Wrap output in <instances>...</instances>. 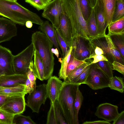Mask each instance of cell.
<instances>
[{
  "instance_id": "cell-1",
  "label": "cell",
  "mask_w": 124,
  "mask_h": 124,
  "mask_svg": "<svg viewBox=\"0 0 124 124\" xmlns=\"http://www.w3.org/2000/svg\"><path fill=\"white\" fill-rule=\"evenodd\" d=\"M0 15L22 25H25L28 21L39 25H42L44 22L37 14L15 1L0 0Z\"/></svg>"
},
{
  "instance_id": "cell-2",
  "label": "cell",
  "mask_w": 124,
  "mask_h": 124,
  "mask_svg": "<svg viewBox=\"0 0 124 124\" xmlns=\"http://www.w3.org/2000/svg\"><path fill=\"white\" fill-rule=\"evenodd\" d=\"M31 41L35 50L42 61L44 80H47L52 76L54 70V59L51 51L53 45L45 34L40 31L32 34Z\"/></svg>"
},
{
  "instance_id": "cell-3",
  "label": "cell",
  "mask_w": 124,
  "mask_h": 124,
  "mask_svg": "<svg viewBox=\"0 0 124 124\" xmlns=\"http://www.w3.org/2000/svg\"><path fill=\"white\" fill-rule=\"evenodd\" d=\"M63 11L71 25L73 39L81 37L89 40L86 21L83 16L78 0H62Z\"/></svg>"
},
{
  "instance_id": "cell-4",
  "label": "cell",
  "mask_w": 124,
  "mask_h": 124,
  "mask_svg": "<svg viewBox=\"0 0 124 124\" xmlns=\"http://www.w3.org/2000/svg\"><path fill=\"white\" fill-rule=\"evenodd\" d=\"M80 85L66 81L63 82L57 100L68 124H76L74 104L77 91Z\"/></svg>"
},
{
  "instance_id": "cell-5",
  "label": "cell",
  "mask_w": 124,
  "mask_h": 124,
  "mask_svg": "<svg viewBox=\"0 0 124 124\" xmlns=\"http://www.w3.org/2000/svg\"><path fill=\"white\" fill-rule=\"evenodd\" d=\"M34 51L33 45L31 43L21 52L14 55L12 65L14 74L26 75Z\"/></svg>"
},
{
  "instance_id": "cell-6",
  "label": "cell",
  "mask_w": 124,
  "mask_h": 124,
  "mask_svg": "<svg viewBox=\"0 0 124 124\" xmlns=\"http://www.w3.org/2000/svg\"><path fill=\"white\" fill-rule=\"evenodd\" d=\"M110 78L95 63L92 64L84 84L94 90L108 87Z\"/></svg>"
},
{
  "instance_id": "cell-7",
  "label": "cell",
  "mask_w": 124,
  "mask_h": 124,
  "mask_svg": "<svg viewBox=\"0 0 124 124\" xmlns=\"http://www.w3.org/2000/svg\"><path fill=\"white\" fill-rule=\"evenodd\" d=\"M71 53L76 59L86 61L93 53L94 49L90 40L78 37L74 38Z\"/></svg>"
},
{
  "instance_id": "cell-8",
  "label": "cell",
  "mask_w": 124,
  "mask_h": 124,
  "mask_svg": "<svg viewBox=\"0 0 124 124\" xmlns=\"http://www.w3.org/2000/svg\"><path fill=\"white\" fill-rule=\"evenodd\" d=\"M43 10L42 16L50 22L55 29H57L60 17L63 11V0H52Z\"/></svg>"
},
{
  "instance_id": "cell-9",
  "label": "cell",
  "mask_w": 124,
  "mask_h": 124,
  "mask_svg": "<svg viewBox=\"0 0 124 124\" xmlns=\"http://www.w3.org/2000/svg\"><path fill=\"white\" fill-rule=\"evenodd\" d=\"M47 98L46 84H40L36 86V90L29 94L26 106L32 110V112L38 113L41 105L45 104Z\"/></svg>"
},
{
  "instance_id": "cell-10",
  "label": "cell",
  "mask_w": 124,
  "mask_h": 124,
  "mask_svg": "<svg viewBox=\"0 0 124 124\" xmlns=\"http://www.w3.org/2000/svg\"><path fill=\"white\" fill-rule=\"evenodd\" d=\"M25 94L9 96L0 108L14 115L23 113L26 105L24 97Z\"/></svg>"
},
{
  "instance_id": "cell-11",
  "label": "cell",
  "mask_w": 124,
  "mask_h": 124,
  "mask_svg": "<svg viewBox=\"0 0 124 124\" xmlns=\"http://www.w3.org/2000/svg\"><path fill=\"white\" fill-rule=\"evenodd\" d=\"M13 56L9 49L0 45V76L14 74L12 65Z\"/></svg>"
},
{
  "instance_id": "cell-12",
  "label": "cell",
  "mask_w": 124,
  "mask_h": 124,
  "mask_svg": "<svg viewBox=\"0 0 124 124\" xmlns=\"http://www.w3.org/2000/svg\"><path fill=\"white\" fill-rule=\"evenodd\" d=\"M118 107L110 103H106L99 105L94 114L98 118L110 122L113 121L119 113Z\"/></svg>"
},
{
  "instance_id": "cell-13",
  "label": "cell",
  "mask_w": 124,
  "mask_h": 124,
  "mask_svg": "<svg viewBox=\"0 0 124 124\" xmlns=\"http://www.w3.org/2000/svg\"><path fill=\"white\" fill-rule=\"evenodd\" d=\"M15 23L11 20L0 17V43L10 40L17 35Z\"/></svg>"
},
{
  "instance_id": "cell-14",
  "label": "cell",
  "mask_w": 124,
  "mask_h": 124,
  "mask_svg": "<svg viewBox=\"0 0 124 124\" xmlns=\"http://www.w3.org/2000/svg\"><path fill=\"white\" fill-rule=\"evenodd\" d=\"M46 84V96L50 101V102L54 103L57 100L61 92L63 82L56 76H52L48 79Z\"/></svg>"
},
{
  "instance_id": "cell-15",
  "label": "cell",
  "mask_w": 124,
  "mask_h": 124,
  "mask_svg": "<svg viewBox=\"0 0 124 124\" xmlns=\"http://www.w3.org/2000/svg\"><path fill=\"white\" fill-rule=\"evenodd\" d=\"M57 29L69 47H70L73 40L72 29L69 19L64 11L61 15L59 26Z\"/></svg>"
},
{
  "instance_id": "cell-16",
  "label": "cell",
  "mask_w": 124,
  "mask_h": 124,
  "mask_svg": "<svg viewBox=\"0 0 124 124\" xmlns=\"http://www.w3.org/2000/svg\"><path fill=\"white\" fill-rule=\"evenodd\" d=\"M97 27L98 36H104L108 27L101 0H97L93 8Z\"/></svg>"
},
{
  "instance_id": "cell-17",
  "label": "cell",
  "mask_w": 124,
  "mask_h": 124,
  "mask_svg": "<svg viewBox=\"0 0 124 124\" xmlns=\"http://www.w3.org/2000/svg\"><path fill=\"white\" fill-rule=\"evenodd\" d=\"M26 75L13 74L0 76V86L9 87L25 84Z\"/></svg>"
},
{
  "instance_id": "cell-18",
  "label": "cell",
  "mask_w": 124,
  "mask_h": 124,
  "mask_svg": "<svg viewBox=\"0 0 124 124\" xmlns=\"http://www.w3.org/2000/svg\"><path fill=\"white\" fill-rule=\"evenodd\" d=\"M39 29L45 34L54 47L57 49L59 54L62 55L58 43L55 32V28L49 21H46L41 25H39Z\"/></svg>"
},
{
  "instance_id": "cell-19",
  "label": "cell",
  "mask_w": 124,
  "mask_h": 124,
  "mask_svg": "<svg viewBox=\"0 0 124 124\" xmlns=\"http://www.w3.org/2000/svg\"><path fill=\"white\" fill-rule=\"evenodd\" d=\"M89 40L92 46H97L102 49L104 55L112 64L115 60L109 51L104 36L90 38Z\"/></svg>"
},
{
  "instance_id": "cell-20",
  "label": "cell",
  "mask_w": 124,
  "mask_h": 124,
  "mask_svg": "<svg viewBox=\"0 0 124 124\" xmlns=\"http://www.w3.org/2000/svg\"><path fill=\"white\" fill-rule=\"evenodd\" d=\"M107 26L111 22L117 0H101Z\"/></svg>"
},
{
  "instance_id": "cell-21",
  "label": "cell",
  "mask_w": 124,
  "mask_h": 124,
  "mask_svg": "<svg viewBox=\"0 0 124 124\" xmlns=\"http://www.w3.org/2000/svg\"><path fill=\"white\" fill-rule=\"evenodd\" d=\"M108 33L107 35H122L124 34V16L114 22L108 26Z\"/></svg>"
},
{
  "instance_id": "cell-22",
  "label": "cell",
  "mask_w": 124,
  "mask_h": 124,
  "mask_svg": "<svg viewBox=\"0 0 124 124\" xmlns=\"http://www.w3.org/2000/svg\"><path fill=\"white\" fill-rule=\"evenodd\" d=\"M33 63L34 72L36 78L43 81L44 79L43 63L38 54L35 50Z\"/></svg>"
},
{
  "instance_id": "cell-23",
  "label": "cell",
  "mask_w": 124,
  "mask_h": 124,
  "mask_svg": "<svg viewBox=\"0 0 124 124\" xmlns=\"http://www.w3.org/2000/svg\"><path fill=\"white\" fill-rule=\"evenodd\" d=\"M25 89V84L9 87L0 86V94L10 96L23 94H26Z\"/></svg>"
},
{
  "instance_id": "cell-24",
  "label": "cell",
  "mask_w": 124,
  "mask_h": 124,
  "mask_svg": "<svg viewBox=\"0 0 124 124\" xmlns=\"http://www.w3.org/2000/svg\"><path fill=\"white\" fill-rule=\"evenodd\" d=\"M86 21L90 38L97 37V25L93 8L89 17Z\"/></svg>"
},
{
  "instance_id": "cell-25",
  "label": "cell",
  "mask_w": 124,
  "mask_h": 124,
  "mask_svg": "<svg viewBox=\"0 0 124 124\" xmlns=\"http://www.w3.org/2000/svg\"><path fill=\"white\" fill-rule=\"evenodd\" d=\"M104 37L109 51L115 61L124 65V59L113 43L110 36L106 34Z\"/></svg>"
},
{
  "instance_id": "cell-26",
  "label": "cell",
  "mask_w": 124,
  "mask_h": 124,
  "mask_svg": "<svg viewBox=\"0 0 124 124\" xmlns=\"http://www.w3.org/2000/svg\"><path fill=\"white\" fill-rule=\"evenodd\" d=\"M72 47H70L65 56L62 58L60 69L58 74L59 78L63 79L64 81L66 80V71L67 66L69 62L72 50Z\"/></svg>"
},
{
  "instance_id": "cell-27",
  "label": "cell",
  "mask_w": 124,
  "mask_h": 124,
  "mask_svg": "<svg viewBox=\"0 0 124 124\" xmlns=\"http://www.w3.org/2000/svg\"><path fill=\"white\" fill-rule=\"evenodd\" d=\"M111 89L123 93L124 83L122 78L116 76L110 78L108 87Z\"/></svg>"
},
{
  "instance_id": "cell-28",
  "label": "cell",
  "mask_w": 124,
  "mask_h": 124,
  "mask_svg": "<svg viewBox=\"0 0 124 124\" xmlns=\"http://www.w3.org/2000/svg\"><path fill=\"white\" fill-rule=\"evenodd\" d=\"M109 36L113 43L124 59V34Z\"/></svg>"
},
{
  "instance_id": "cell-29",
  "label": "cell",
  "mask_w": 124,
  "mask_h": 124,
  "mask_svg": "<svg viewBox=\"0 0 124 124\" xmlns=\"http://www.w3.org/2000/svg\"><path fill=\"white\" fill-rule=\"evenodd\" d=\"M124 16V0H117L112 22H114Z\"/></svg>"
},
{
  "instance_id": "cell-30",
  "label": "cell",
  "mask_w": 124,
  "mask_h": 124,
  "mask_svg": "<svg viewBox=\"0 0 124 124\" xmlns=\"http://www.w3.org/2000/svg\"><path fill=\"white\" fill-rule=\"evenodd\" d=\"M84 97L81 92L78 88L77 91L76 96L74 104L76 124H79L78 119V114L83 100Z\"/></svg>"
},
{
  "instance_id": "cell-31",
  "label": "cell",
  "mask_w": 124,
  "mask_h": 124,
  "mask_svg": "<svg viewBox=\"0 0 124 124\" xmlns=\"http://www.w3.org/2000/svg\"><path fill=\"white\" fill-rule=\"evenodd\" d=\"M88 60V61H86L73 70L68 77L66 81L69 82H71L79 75L88 65H90L92 60L90 59Z\"/></svg>"
},
{
  "instance_id": "cell-32",
  "label": "cell",
  "mask_w": 124,
  "mask_h": 124,
  "mask_svg": "<svg viewBox=\"0 0 124 124\" xmlns=\"http://www.w3.org/2000/svg\"><path fill=\"white\" fill-rule=\"evenodd\" d=\"M95 64L110 78L113 77L112 65L108 61H101Z\"/></svg>"
},
{
  "instance_id": "cell-33",
  "label": "cell",
  "mask_w": 124,
  "mask_h": 124,
  "mask_svg": "<svg viewBox=\"0 0 124 124\" xmlns=\"http://www.w3.org/2000/svg\"><path fill=\"white\" fill-rule=\"evenodd\" d=\"M86 60L83 61L78 60L71 53L66 69V76L67 78L73 70L79 66L86 62Z\"/></svg>"
},
{
  "instance_id": "cell-34",
  "label": "cell",
  "mask_w": 124,
  "mask_h": 124,
  "mask_svg": "<svg viewBox=\"0 0 124 124\" xmlns=\"http://www.w3.org/2000/svg\"><path fill=\"white\" fill-rule=\"evenodd\" d=\"M51 103V102H50ZM52 104L54 114L58 124H68L60 108L57 100Z\"/></svg>"
},
{
  "instance_id": "cell-35",
  "label": "cell",
  "mask_w": 124,
  "mask_h": 124,
  "mask_svg": "<svg viewBox=\"0 0 124 124\" xmlns=\"http://www.w3.org/2000/svg\"><path fill=\"white\" fill-rule=\"evenodd\" d=\"M79 4L83 17L86 21L89 17L93 8L88 0H78Z\"/></svg>"
},
{
  "instance_id": "cell-36",
  "label": "cell",
  "mask_w": 124,
  "mask_h": 124,
  "mask_svg": "<svg viewBox=\"0 0 124 124\" xmlns=\"http://www.w3.org/2000/svg\"><path fill=\"white\" fill-rule=\"evenodd\" d=\"M22 114L16 115L14 116L13 124H36L30 116H26Z\"/></svg>"
},
{
  "instance_id": "cell-37",
  "label": "cell",
  "mask_w": 124,
  "mask_h": 124,
  "mask_svg": "<svg viewBox=\"0 0 124 124\" xmlns=\"http://www.w3.org/2000/svg\"><path fill=\"white\" fill-rule=\"evenodd\" d=\"M14 115L0 108V124H13Z\"/></svg>"
},
{
  "instance_id": "cell-38",
  "label": "cell",
  "mask_w": 124,
  "mask_h": 124,
  "mask_svg": "<svg viewBox=\"0 0 124 124\" xmlns=\"http://www.w3.org/2000/svg\"><path fill=\"white\" fill-rule=\"evenodd\" d=\"M55 32L58 43L61 49L62 55L63 57H64L66 54L69 48L60 34L57 29H55Z\"/></svg>"
},
{
  "instance_id": "cell-39",
  "label": "cell",
  "mask_w": 124,
  "mask_h": 124,
  "mask_svg": "<svg viewBox=\"0 0 124 124\" xmlns=\"http://www.w3.org/2000/svg\"><path fill=\"white\" fill-rule=\"evenodd\" d=\"M25 1L38 11L44 9L52 0H25Z\"/></svg>"
},
{
  "instance_id": "cell-40",
  "label": "cell",
  "mask_w": 124,
  "mask_h": 124,
  "mask_svg": "<svg viewBox=\"0 0 124 124\" xmlns=\"http://www.w3.org/2000/svg\"><path fill=\"white\" fill-rule=\"evenodd\" d=\"M26 75L27 78L31 83L33 91H34L36 90V80L37 78L34 72L33 61L32 60L30 64Z\"/></svg>"
},
{
  "instance_id": "cell-41",
  "label": "cell",
  "mask_w": 124,
  "mask_h": 124,
  "mask_svg": "<svg viewBox=\"0 0 124 124\" xmlns=\"http://www.w3.org/2000/svg\"><path fill=\"white\" fill-rule=\"evenodd\" d=\"M91 65V64L88 65L79 75L70 82L79 84L80 85L81 84H84L88 77Z\"/></svg>"
},
{
  "instance_id": "cell-42",
  "label": "cell",
  "mask_w": 124,
  "mask_h": 124,
  "mask_svg": "<svg viewBox=\"0 0 124 124\" xmlns=\"http://www.w3.org/2000/svg\"><path fill=\"white\" fill-rule=\"evenodd\" d=\"M46 124H58L54 114L53 105L51 103L50 108L47 113Z\"/></svg>"
},
{
  "instance_id": "cell-43",
  "label": "cell",
  "mask_w": 124,
  "mask_h": 124,
  "mask_svg": "<svg viewBox=\"0 0 124 124\" xmlns=\"http://www.w3.org/2000/svg\"><path fill=\"white\" fill-rule=\"evenodd\" d=\"M93 58V60L90 63V64H94L98 62L102 61H108V60L103 54L97 55L93 54L87 59V60Z\"/></svg>"
},
{
  "instance_id": "cell-44",
  "label": "cell",
  "mask_w": 124,
  "mask_h": 124,
  "mask_svg": "<svg viewBox=\"0 0 124 124\" xmlns=\"http://www.w3.org/2000/svg\"><path fill=\"white\" fill-rule=\"evenodd\" d=\"M113 70H115L122 74H124V65L118 62L114 61L112 64Z\"/></svg>"
},
{
  "instance_id": "cell-45",
  "label": "cell",
  "mask_w": 124,
  "mask_h": 124,
  "mask_svg": "<svg viewBox=\"0 0 124 124\" xmlns=\"http://www.w3.org/2000/svg\"><path fill=\"white\" fill-rule=\"evenodd\" d=\"M113 124H124V111H122L117 117L113 121Z\"/></svg>"
},
{
  "instance_id": "cell-46",
  "label": "cell",
  "mask_w": 124,
  "mask_h": 124,
  "mask_svg": "<svg viewBox=\"0 0 124 124\" xmlns=\"http://www.w3.org/2000/svg\"><path fill=\"white\" fill-rule=\"evenodd\" d=\"M25 85L26 94H30L33 91L31 83L28 78L26 81Z\"/></svg>"
},
{
  "instance_id": "cell-47",
  "label": "cell",
  "mask_w": 124,
  "mask_h": 124,
  "mask_svg": "<svg viewBox=\"0 0 124 124\" xmlns=\"http://www.w3.org/2000/svg\"><path fill=\"white\" fill-rule=\"evenodd\" d=\"M83 124H110V122L105 120H98L92 121H86L82 123Z\"/></svg>"
},
{
  "instance_id": "cell-48",
  "label": "cell",
  "mask_w": 124,
  "mask_h": 124,
  "mask_svg": "<svg viewBox=\"0 0 124 124\" xmlns=\"http://www.w3.org/2000/svg\"><path fill=\"white\" fill-rule=\"evenodd\" d=\"M92 46L93 48L94 52L95 54L97 55H104V53L101 48L97 46Z\"/></svg>"
},
{
  "instance_id": "cell-49",
  "label": "cell",
  "mask_w": 124,
  "mask_h": 124,
  "mask_svg": "<svg viewBox=\"0 0 124 124\" xmlns=\"http://www.w3.org/2000/svg\"><path fill=\"white\" fill-rule=\"evenodd\" d=\"M9 96L0 94V108L4 104L7 98Z\"/></svg>"
},
{
  "instance_id": "cell-50",
  "label": "cell",
  "mask_w": 124,
  "mask_h": 124,
  "mask_svg": "<svg viewBox=\"0 0 124 124\" xmlns=\"http://www.w3.org/2000/svg\"><path fill=\"white\" fill-rule=\"evenodd\" d=\"M51 51L52 53L54 54L58 58H59V52L57 48L55 49L52 48L51 49Z\"/></svg>"
},
{
  "instance_id": "cell-51",
  "label": "cell",
  "mask_w": 124,
  "mask_h": 124,
  "mask_svg": "<svg viewBox=\"0 0 124 124\" xmlns=\"http://www.w3.org/2000/svg\"><path fill=\"white\" fill-rule=\"evenodd\" d=\"M88 0L92 8H93L97 2V0Z\"/></svg>"
},
{
  "instance_id": "cell-52",
  "label": "cell",
  "mask_w": 124,
  "mask_h": 124,
  "mask_svg": "<svg viewBox=\"0 0 124 124\" xmlns=\"http://www.w3.org/2000/svg\"><path fill=\"white\" fill-rule=\"evenodd\" d=\"M26 27L29 28H31L33 25L31 21H26L25 25Z\"/></svg>"
},
{
  "instance_id": "cell-53",
  "label": "cell",
  "mask_w": 124,
  "mask_h": 124,
  "mask_svg": "<svg viewBox=\"0 0 124 124\" xmlns=\"http://www.w3.org/2000/svg\"><path fill=\"white\" fill-rule=\"evenodd\" d=\"M12 0V1H17V0Z\"/></svg>"
}]
</instances>
